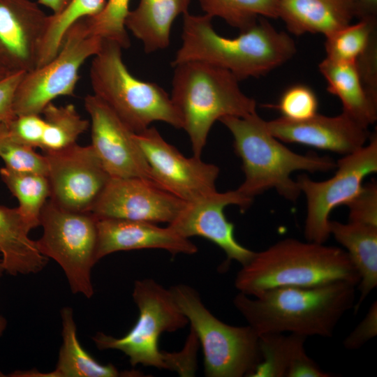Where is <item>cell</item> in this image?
Wrapping results in <instances>:
<instances>
[{
    "instance_id": "cell-1",
    "label": "cell",
    "mask_w": 377,
    "mask_h": 377,
    "mask_svg": "<svg viewBox=\"0 0 377 377\" xmlns=\"http://www.w3.org/2000/svg\"><path fill=\"white\" fill-rule=\"evenodd\" d=\"M357 285L347 281L312 287H281L256 296L239 293L233 304L258 335L292 333L331 337L355 304Z\"/></svg>"
},
{
    "instance_id": "cell-2",
    "label": "cell",
    "mask_w": 377,
    "mask_h": 377,
    "mask_svg": "<svg viewBox=\"0 0 377 377\" xmlns=\"http://www.w3.org/2000/svg\"><path fill=\"white\" fill-rule=\"evenodd\" d=\"M207 15H183L182 45L172 66L200 61L230 71L239 81L259 77L291 59L296 52L293 39L260 17L235 38L217 34Z\"/></svg>"
},
{
    "instance_id": "cell-3",
    "label": "cell",
    "mask_w": 377,
    "mask_h": 377,
    "mask_svg": "<svg viewBox=\"0 0 377 377\" xmlns=\"http://www.w3.org/2000/svg\"><path fill=\"white\" fill-rule=\"evenodd\" d=\"M337 281L357 286L360 281L344 249L286 238L255 252L242 265L234 284L239 293L254 297L276 288L312 287Z\"/></svg>"
},
{
    "instance_id": "cell-4",
    "label": "cell",
    "mask_w": 377,
    "mask_h": 377,
    "mask_svg": "<svg viewBox=\"0 0 377 377\" xmlns=\"http://www.w3.org/2000/svg\"><path fill=\"white\" fill-rule=\"evenodd\" d=\"M233 137L235 152L242 162L244 180L237 188L244 198L274 188L285 199L295 202L301 193L291 174L297 170L327 172L337 167L329 156L300 154L279 142L257 112L245 117L226 116L219 119Z\"/></svg>"
},
{
    "instance_id": "cell-5",
    "label": "cell",
    "mask_w": 377,
    "mask_h": 377,
    "mask_svg": "<svg viewBox=\"0 0 377 377\" xmlns=\"http://www.w3.org/2000/svg\"><path fill=\"white\" fill-rule=\"evenodd\" d=\"M133 299L138 310V318L130 331L121 338L96 333L92 339L100 350H121L135 367L142 364L159 369L177 371L180 376H193L196 369L197 348L186 342L178 353L161 352L160 335L184 328L188 319L176 303L170 289L154 279L135 281Z\"/></svg>"
},
{
    "instance_id": "cell-6",
    "label": "cell",
    "mask_w": 377,
    "mask_h": 377,
    "mask_svg": "<svg viewBox=\"0 0 377 377\" xmlns=\"http://www.w3.org/2000/svg\"><path fill=\"white\" fill-rule=\"evenodd\" d=\"M171 100L188 134L193 156L200 157L214 122L226 116L245 117L256 112L228 71L200 61L175 66Z\"/></svg>"
},
{
    "instance_id": "cell-7",
    "label": "cell",
    "mask_w": 377,
    "mask_h": 377,
    "mask_svg": "<svg viewBox=\"0 0 377 377\" xmlns=\"http://www.w3.org/2000/svg\"><path fill=\"white\" fill-rule=\"evenodd\" d=\"M121 50L116 42L103 39L89 71L94 94L135 133L154 121L182 128L180 117L169 94L156 83L135 77L124 63Z\"/></svg>"
},
{
    "instance_id": "cell-8",
    "label": "cell",
    "mask_w": 377,
    "mask_h": 377,
    "mask_svg": "<svg viewBox=\"0 0 377 377\" xmlns=\"http://www.w3.org/2000/svg\"><path fill=\"white\" fill-rule=\"evenodd\" d=\"M170 290L202 347L205 376L252 377L263 360L258 333L249 325L232 326L220 320L188 285Z\"/></svg>"
},
{
    "instance_id": "cell-9",
    "label": "cell",
    "mask_w": 377,
    "mask_h": 377,
    "mask_svg": "<svg viewBox=\"0 0 377 377\" xmlns=\"http://www.w3.org/2000/svg\"><path fill=\"white\" fill-rule=\"evenodd\" d=\"M97 223L91 212L68 210L49 200L40 216L43 235L36 241L40 253L62 268L72 293L87 298L94 293L91 273L98 262Z\"/></svg>"
},
{
    "instance_id": "cell-10",
    "label": "cell",
    "mask_w": 377,
    "mask_h": 377,
    "mask_svg": "<svg viewBox=\"0 0 377 377\" xmlns=\"http://www.w3.org/2000/svg\"><path fill=\"white\" fill-rule=\"evenodd\" d=\"M102 40L89 31L86 17L72 24L57 54L24 75L14 98L15 115L40 114L57 97L73 96L80 68L99 51Z\"/></svg>"
},
{
    "instance_id": "cell-11",
    "label": "cell",
    "mask_w": 377,
    "mask_h": 377,
    "mask_svg": "<svg viewBox=\"0 0 377 377\" xmlns=\"http://www.w3.org/2000/svg\"><path fill=\"white\" fill-rule=\"evenodd\" d=\"M337 171L330 179L316 182L306 175L297 179L306 200L304 237L306 241L325 243L330 232V214L337 206L346 205L361 190L363 179L377 172V137L357 151L343 155L337 162Z\"/></svg>"
},
{
    "instance_id": "cell-12",
    "label": "cell",
    "mask_w": 377,
    "mask_h": 377,
    "mask_svg": "<svg viewBox=\"0 0 377 377\" xmlns=\"http://www.w3.org/2000/svg\"><path fill=\"white\" fill-rule=\"evenodd\" d=\"M50 200L74 212H91L111 178L91 145L77 143L55 151H44Z\"/></svg>"
},
{
    "instance_id": "cell-13",
    "label": "cell",
    "mask_w": 377,
    "mask_h": 377,
    "mask_svg": "<svg viewBox=\"0 0 377 377\" xmlns=\"http://www.w3.org/2000/svg\"><path fill=\"white\" fill-rule=\"evenodd\" d=\"M135 139L149 167L151 181L161 188L185 202L217 191L219 168L216 165L200 157L184 156L154 127L135 133Z\"/></svg>"
},
{
    "instance_id": "cell-14",
    "label": "cell",
    "mask_w": 377,
    "mask_h": 377,
    "mask_svg": "<svg viewBox=\"0 0 377 377\" xmlns=\"http://www.w3.org/2000/svg\"><path fill=\"white\" fill-rule=\"evenodd\" d=\"M252 202L242 195L237 189L224 193L216 191L192 202H185L168 226L185 238L200 236L219 246L227 257L224 268L228 267L232 260L244 265L252 258L255 251L237 241L235 226L227 219L224 209L228 205H235L245 210Z\"/></svg>"
},
{
    "instance_id": "cell-15",
    "label": "cell",
    "mask_w": 377,
    "mask_h": 377,
    "mask_svg": "<svg viewBox=\"0 0 377 377\" xmlns=\"http://www.w3.org/2000/svg\"><path fill=\"white\" fill-rule=\"evenodd\" d=\"M84 104L91 119V145L110 177L151 181L149 167L136 141L135 133L94 94L86 96Z\"/></svg>"
},
{
    "instance_id": "cell-16",
    "label": "cell",
    "mask_w": 377,
    "mask_h": 377,
    "mask_svg": "<svg viewBox=\"0 0 377 377\" xmlns=\"http://www.w3.org/2000/svg\"><path fill=\"white\" fill-rule=\"evenodd\" d=\"M185 202L152 181L111 177L91 213L98 219H118L170 223Z\"/></svg>"
},
{
    "instance_id": "cell-17",
    "label": "cell",
    "mask_w": 377,
    "mask_h": 377,
    "mask_svg": "<svg viewBox=\"0 0 377 377\" xmlns=\"http://www.w3.org/2000/svg\"><path fill=\"white\" fill-rule=\"evenodd\" d=\"M49 15L30 0H0V69L29 72L37 66Z\"/></svg>"
},
{
    "instance_id": "cell-18",
    "label": "cell",
    "mask_w": 377,
    "mask_h": 377,
    "mask_svg": "<svg viewBox=\"0 0 377 377\" xmlns=\"http://www.w3.org/2000/svg\"><path fill=\"white\" fill-rule=\"evenodd\" d=\"M267 125L270 133L284 142L297 143L343 155L353 153L365 145L370 138L367 127L349 115L328 117L316 114L303 121L280 117Z\"/></svg>"
},
{
    "instance_id": "cell-19",
    "label": "cell",
    "mask_w": 377,
    "mask_h": 377,
    "mask_svg": "<svg viewBox=\"0 0 377 377\" xmlns=\"http://www.w3.org/2000/svg\"><path fill=\"white\" fill-rule=\"evenodd\" d=\"M98 261L114 252L144 249H158L172 255L194 254L197 246L168 226L118 219H100L97 223Z\"/></svg>"
},
{
    "instance_id": "cell-20",
    "label": "cell",
    "mask_w": 377,
    "mask_h": 377,
    "mask_svg": "<svg viewBox=\"0 0 377 377\" xmlns=\"http://www.w3.org/2000/svg\"><path fill=\"white\" fill-rule=\"evenodd\" d=\"M360 18L354 0H279L278 17L295 35L322 34L325 37Z\"/></svg>"
},
{
    "instance_id": "cell-21",
    "label": "cell",
    "mask_w": 377,
    "mask_h": 377,
    "mask_svg": "<svg viewBox=\"0 0 377 377\" xmlns=\"http://www.w3.org/2000/svg\"><path fill=\"white\" fill-rule=\"evenodd\" d=\"M263 360L252 377H331L306 354L304 336L290 333L259 335Z\"/></svg>"
},
{
    "instance_id": "cell-22",
    "label": "cell",
    "mask_w": 377,
    "mask_h": 377,
    "mask_svg": "<svg viewBox=\"0 0 377 377\" xmlns=\"http://www.w3.org/2000/svg\"><path fill=\"white\" fill-rule=\"evenodd\" d=\"M63 343L54 371L44 374L36 371H16L10 376L35 377H117L140 376L135 371H119L113 364H101L80 345L73 309L64 307L61 311Z\"/></svg>"
},
{
    "instance_id": "cell-23",
    "label": "cell",
    "mask_w": 377,
    "mask_h": 377,
    "mask_svg": "<svg viewBox=\"0 0 377 377\" xmlns=\"http://www.w3.org/2000/svg\"><path fill=\"white\" fill-rule=\"evenodd\" d=\"M329 228L330 235L345 248L360 278V297L353 307L356 313L377 286V226L330 220Z\"/></svg>"
},
{
    "instance_id": "cell-24",
    "label": "cell",
    "mask_w": 377,
    "mask_h": 377,
    "mask_svg": "<svg viewBox=\"0 0 377 377\" xmlns=\"http://www.w3.org/2000/svg\"><path fill=\"white\" fill-rule=\"evenodd\" d=\"M29 228L17 207L0 205V253L4 270L12 276L36 274L48 259L29 237Z\"/></svg>"
},
{
    "instance_id": "cell-25",
    "label": "cell",
    "mask_w": 377,
    "mask_h": 377,
    "mask_svg": "<svg viewBox=\"0 0 377 377\" xmlns=\"http://www.w3.org/2000/svg\"><path fill=\"white\" fill-rule=\"evenodd\" d=\"M191 0H140L130 10L125 22L126 29L140 40L146 53L163 50L169 45L175 20L188 12Z\"/></svg>"
},
{
    "instance_id": "cell-26",
    "label": "cell",
    "mask_w": 377,
    "mask_h": 377,
    "mask_svg": "<svg viewBox=\"0 0 377 377\" xmlns=\"http://www.w3.org/2000/svg\"><path fill=\"white\" fill-rule=\"evenodd\" d=\"M318 68L327 81V90L339 98L343 112L367 128L376 121L377 100L364 88L356 63L326 57Z\"/></svg>"
},
{
    "instance_id": "cell-27",
    "label": "cell",
    "mask_w": 377,
    "mask_h": 377,
    "mask_svg": "<svg viewBox=\"0 0 377 377\" xmlns=\"http://www.w3.org/2000/svg\"><path fill=\"white\" fill-rule=\"evenodd\" d=\"M0 175L17 199V208L29 228L32 230L40 226V213L50 194L47 176L15 171L6 167L0 169Z\"/></svg>"
},
{
    "instance_id": "cell-28",
    "label": "cell",
    "mask_w": 377,
    "mask_h": 377,
    "mask_svg": "<svg viewBox=\"0 0 377 377\" xmlns=\"http://www.w3.org/2000/svg\"><path fill=\"white\" fill-rule=\"evenodd\" d=\"M42 114L45 128L40 148L43 151L59 150L77 143L79 136L89 126V121L80 115L73 104L57 106L50 103Z\"/></svg>"
},
{
    "instance_id": "cell-29",
    "label": "cell",
    "mask_w": 377,
    "mask_h": 377,
    "mask_svg": "<svg viewBox=\"0 0 377 377\" xmlns=\"http://www.w3.org/2000/svg\"><path fill=\"white\" fill-rule=\"evenodd\" d=\"M106 0H71L60 13L50 15L39 51L40 64L52 60L59 52L67 30L77 20L93 17L104 8Z\"/></svg>"
},
{
    "instance_id": "cell-30",
    "label": "cell",
    "mask_w": 377,
    "mask_h": 377,
    "mask_svg": "<svg viewBox=\"0 0 377 377\" xmlns=\"http://www.w3.org/2000/svg\"><path fill=\"white\" fill-rule=\"evenodd\" d=\"M205 15L218 17L244 31L260 17H278L279 0H198Z\"/></svg>"
},
{
    "instance_id": "cell-31",
    "label": "cell",
    "mask_w": 377,
    "mask_h": 377,
    "mask_svg": "<svg viewBox=\"0 0 377 377\" xmlns=\"http://www.w3.org/2000/svg\"><path fill=\"white\" fill-rule=\"evenodd\" d=\"M376 17H364L326 37V57L337 61L356 63L376 38Z\"/></svg>"
},
{
    "instance_id": "cell-32",
    "label": "cell",
    "mask_w": 377,
    "mask_h": 377,
    "mask_svg": "<svg viewBox=\"0 0 377 377\" xmlns=\"http://www.w3.org/2000/svg\"><path fill=\"white\" fill-rule=\"evenodd\" d=\"M129 3L130 0L106 1L98 14L86 17L89 31L102 39L116 42L122 49L129 47L130 39L125 26Z\"/></svg>"
},
{
    "instance_id": "cell-33",
    "label": "cell",
    "mask_w": 377,
    "mask_h": 377,
    "mask_svg": "<svg viewBox=\"0 0 377 377\" xmlns=\"http://www.w3.org/2000/svg\"><path fill=\"white\" fill-rule=\"evenodd\" d=\"M0 157L4 161L5 167L10 170L47 176V164L45 155L38 154L34 148L13 138L4 123L0 124Z\"/></svg>"
},
{
    "instance_id": "cell-34",
    "label": "cell",
    "mask_w": 377,
    "mask_h": 377,
    "mask_svg": "<svg viewBox=\"0 0 377 377\" xmlns=\"http://www.w3.org/2000/svg\"><path fill=\"white\" fill-rule=\"evenodd\" d=\"M273 107L279 111L283 118L303 121L318 113V101L310 87L295 84L288 88Z\"/></svg>"
},
{
    "instance_id": "cell-35",
    "label": "cell",
    "mask_w": 377,
    "mask_h": 377,
    "mask_svg": "<svg viewBox=\"0 0 377 377\" xmlns=\"http://www.w3.org/2000/svg\"><path fill=\"white\" fill-rule=\"evenodd\" d=\"M346 205L349 209V221L377 226L376 182L363 184L360 192Z\"/></svg>"
},
{
    "instance_id": "cell-36",
    "label": "cell",
    "mask_w": 377,
    "mask_h": 377,
    "mask_svg": "<svg viewBox=\"0 0 377 377\" xmlns=\"http://www.w3.org/2000/svg\"><path fill=\"white\" fill-rule=\"evenodd\" d=\"M6 124L8 133L15 140L33 148L40 147L45 121L40 114L15 116Z\"/></svg>"
},
{
    "instance_id": "cell-37",
    "label": "cell",
    "mask_w": 377,
    "mask_h": 377,
    "mask_svg": "<svg viewBox=\"0 0 377 377\" xmlns=\"http://www.w3.org/2000/svg\"><path fill=\"white\" fill-rule=\"evenodd\" d=\"M377 335V302L374 301L364 318L344 339L347 350H357Z\"/></svg>"
},
{
    "instance_id": "cell-38",
    "label": "cell",
    "mask_w": 377,
    "mask_h": 377,
    "mask_svg": "<svg viewBox=\"0 0 377 377\" xmlns=\"http://www.w3.org/2000/svg\"><path fill=\"white\" fill-rule=\"evenodd\" d=\"M376 38L370 43L365 52L357 59L356 65L369 94L377 100V46Z\"/></svg>"
},
{
    "instance_id": "cell-39",
    "label": "cell",
    "mask_w": 377,
    "mask_h": 377,
    "mask_svg": "<svg viewBox=\"0 0 377 377\" xmlns=\"http://www.w3.org/2000/svg\"><path fill=\"white\" fill-rule=\"evenodd\" d=\"M26 73H10L0 80V124L7 123L16 116L13 110L14 98Z\"/></svg>"
},
{
    "instance_id": "cell-40",
    "label": "cell",
    "mask_w": 377,
    "mask_h": 377,
    "mask_svg": "<svg viewBox=\"0 0 377 377\" xmlns=\"http://www.w3.org/2000/svg\"><path fill=\"white\" fill-rule=\"evenodd\" d=\"M360 10V19L376 17L377 0H354Z\"/></svg>"
},
{
    "instance_id": "cell-41",
    "label": "cell",
    "mask_w": 377,
    "mask_h": 377,
    "mask_svg": "<svg viewBox=\"0 0 377 377\" xmlns=\"http://www.w3.org/2000/svg\"><path fill=\"white\" fill-rule=\"evenodd\" d=\"M71 0H38V3L49 8L53 15H57L63 11L69 4Z\"/></svg>"
},
{
    "instance_id": "cell-42",
    "label": "cell",
    "mask_w": 377,
    "mask_h": 377,
    "mask_svg": "<svg viewBox=\"0 0 377 377\" xmlns=\"http://www.w3.org/2000/svg\"><path fill=\"white\" fill-rule=\"evenodd\" d=\"M7 326V320L0 315V337L3 334Z\"/></svg>"
},
{
    "instance_id": "cell-43",
    "label": "cell",
    "mask_w": 377,
    "mask_h": 377,
    "mask_svg": "<svg viewBox=\"0 0 377 377\" xmlns=\"http://www.w3.org/2000/svg\"><path fill=\"white\" fill-rule=\"evenodd\" d=\"M10 73L0 69V80Z\"/></svg>"
},
{
    "instance_id": "cell-44",
    "label": "cell",
    "mask_w": 377,
    "mask_h": 377,
    "mask_svg": "<svg viewBox=\"0 0 377 377\" xmlns=\"http://www.w3.org/2000/svg\"><path fill=\"white\" fill-rule=\"evenodd\" d=\"M5 272L3 266L2 265L1 260H0V277L3 275V273Z\"/></svg>"
}]
</instances>
